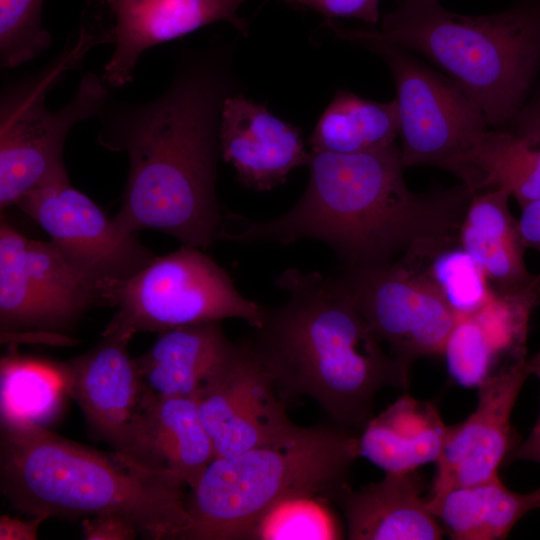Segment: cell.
Listing matches in <instances>:
<instances>
[{"instance_id":"obj_1","label":"cell","mask_w":540,"mask_h":540,"mask_svg":"<svg viewBox=\"0 0 540 540\" xmlns=\"http://www.w3.org/2000/svg\"><path fill=\"white\" fill-rule=\"evenodd\" d=\"M212 51L180 61L168 88L147 102L110 96L98 114V142L126 152L129 173L113 218L123 232L152 229L197 248L221 239L215 195L226 75Z\"/></svg>"},{"instance_id":"obj_2","label":"cell","mask_w":540,"mask_h":540,"mask_svg":"<svg viewBox=\"0 0 540 540\" xmlns=\"http://www.w3.org/2000/svg\"><path fill=\"white\" fill-rule=\"evenodd\" d=\"M308 186L286 213L252 221L225 214L221 238L236 243L290 244L313 238L330 246L345 269L391 263L398 254H426L457 244L475 194L460 186L417 194L403 178L401 150L311 152Z\"/></svg>"},{"instance_id":"obj_3","label":"cell","mask_w":540,"mask_h":540,"mask_svg":"<svg viewBox=\"0 0 540 540\" xmlns=\"http://www.w3.org/2000/svg\"><path fill=\"white\" fill-rule=\"evenodd\" d=\"M276 286L287 299L266 307L251 340L278 395L286 404L309 397L334 425L362 431L373 417L378 391L406 389L409 368L384 350L337 276L288 268Z\"/></svg>"},{"instance_id":"obj_4","label":"cell","mask_w":540,"mask_h":540,"mask_svg":"<svg viewBox=\"0 0 540 540\" xmlns=\"http://www.w3.org/2000/svg\"><path fill=\"white\" fill-rule=\"evenodd\" d=\"M185 483L114 451L105 453L28 423L1 422L0 488L29 516H115L145 539L183 540Z\"/></svg>"},{"instance_id":"obj_5","label":"cell","mask_w":540,"mask_h":540,"mask_svg":"<svg viewBox=\"0 0 540 540\" xmlns=\"http://www.w3.org/2000/svg\"><path fill=\"white\" fill-rule=\"evenodd\" d=\"M330 27L344 40L386 43L423 55L465 90L490 126L509 124L540 67V6L468 16L438 0H399L379 30Z\"/></svg>"},{"instance_id":"obj_6","label":"cell","mask_w":540,"mask_h":540,"mask_svg":"<svg viewBox=\"0 0 540 540\" xmlns=\"http://www.w3.org/2000/svg\"><path fill=\"white\" fill-rule=\"evenodd\" d=\"M358 437L334 426H298L285 438L233 457H215L186 498L183 540H243L272 505L301 493L334 502L348 486Z\"/></svg>"},{"instance_id":"obj_7","label":"cell","mask_w":540,"mask_h":540,"mask_svg":"<svg viewBox=\"0 0 540 540\" xmlns=\"http://www.w3.org/2000/svg\"><path fill=\"white\" fill-rule=\"evenodd\" d=\"M98 45L80 26L77 37L45 67L7 84L0 101V207L16 205L27 193L69 179L63 148L71 128L98 116L108 97L102 75L87 72L62 108L46 106L48 92Z\"/></svg>"},{"instance_id":"obj_8","label":"cell","mask_w":540,"mask_h":540,"mask_svg":"<svg viewBox=\"0 0 540 540\" xmlns=\"http://www.w3.org/2000/svg\"><path fill=\"white\" fill-rule=\"evenodd\" d=\"M99 297L116 308L103 333L117 331L131 337L228 318L243 319L254 329L266 311L245 298L214 260L188 245L156 256L129 278L104 282Z\"/></svg>"},{"instance_id":"obj_9","label":"cell","mask_w":540,"mask_h":540,"mask_svg":"<svg viewBox=\"0 0 540 540\" xmlns=\"http://www.w3.org/2000/svg\"><path fill=\"white\" fill-rule=\"evenodd\" d=\"M362 45L380 55L392 73L404 166H436L470 188L471 162L490 126L480 106L409 51L386 43Z\"/></svg>"},{"instance_id":"obj_10","label":"cell","mask_w":540,"mask_h":540,"mask_svg":"<svg viewBox=\"0 0 540 540\" xmlns=\"http://www.w3.org/2000/svg\"><path fill=\"white\" fill-rule=\"evenodd\" d=\"M100 302L97 286L51 241L30 239L2 216L0 226L1 334L57 335Z\"/></svg>"},{"instance_id":"obj_11","label":"cell","mask_w":540,"mask_h":540,"mask_svg":"<svg viewBox=\"0 0 540 540\" xmlns=\"http://www.w3.org/2000/svg\"><path fill=\"white\" fill-rule=\"evenodd\" d=\"M350 291L363 317L402 364L443 354L459 314L419 263L399 259L337 276Z\"/></svg>"},{"instance_id":"obj_12","label":"cell","mask_w":540,"mask_h":540,"mask_svg":"<svg viewBox=\"0 0 540 540\" xmlns=\"http://www.w3.org/2000/svg\"><path fill=\"white\" fill-rule=\"evenodd\" d=\"M216 457H233L290 435L271 371L251 339L233 343L224 364L195 397Z\"/></svg>"},{"instance_id":"obj_13","label":"cell","mask_w":540,"mask_h":540,"mask_svg":"<svg viewBox=\"0 0 540 540\" xmlns=\"http://www.w3.org/2000/svg\"><path fill=\"white\" fill-rule=\"evenodd\" d=\"M50 237L63 256L99 287L126 279L156 256L135 234L121 231L87 195L69 179L41 186L17 203Z\"/></svg>"},{"instance_id":"obj_14","label":"cell","mask_w":540,"mask_h":540,"mask_svg":"<svg viewBox=\"0 0 540 540\" xmlns=\"http://www.w3.org/2000/svg\"><path fill=\"white\" fill-rule=\"evenodd\" d=\"M247 0H87L81 24L99 45H113L102 77L110 88L133 80L143 52L190 34L209 24L225 21L243 34L246 21L237 14Z\"/></svg>"},{"instance_id":"obj_15","label":"cell","mask_w":540,"mask_h":540,"mask_svg":"<svg viewBox=\"0 0 540 540\" xmlns=\"http://www.w3.org/2000/svg\"><path fill=\"white\" fill-rule=\"evenodd\" d=\"M530 375L525 360L492 374L478 387L475 410L461 423L447 426L429 496L498 477L515 447L511 414Z\"/></svg>"},{"instance_id":"obj_16","label":"cell","mask_w":540,"mask_h":540,"mask_svg":"<svg viewBox=\"0 0 540 540\" xmlns=\"http://www.w3.org/2000/svg\"><path fill=\"white\" fill-rule=\"evenodd\" d=\"M102 336L91 350L60 367L67 393L80 406L92 434L125 454L143 390L127 348L132 337L117 331Z\"/></svg>"},{"instance_id":"obj_17","label":"cell","mask_w":540,"mask_h":540,"mask_svg":"<svg viewBox=\"0 0 540 540\" xmlns=\"http://www.w3.org/2000/svg\"><path fill=\"white\" fill-rule=\"evenodd\" d=\"M219 147L238 181L256 191L284 183L293 169L308 165L311 156L298 128L242 94L228 95L223 102Z\"/></svg>"},{"instance_id":"obj_18","label":"cell","mask_w":540,"mask_h":540,"mask_svg":"<svg viewBox=\"0 0 540 540\" xmlns=\"http://www.w3.org/2000/svg\"><path fill=\"white\" fill-rule=\"evenodd\" d=\"M169 471L192 489L215 459L211 437L194 397H143L125 453Z\"/></svg>"},{"instance_id":"obj_19","label":"cell","mask_w":540,"mask_h":540,"mask_svg":"<svg viewBox=\"0 0 540 540\" xmlns=\"http://www.w3.org/2000/svg\"><path fill=\"white\" fill-rule=\"evenodd\" d=\"M425 483L416 470L386 473L358 490L345 487L334 499L351 540H437L443 529L422 497Z\"/></svg>"},{"instance_id":"obj_20","label":"cell","mask_w":540,"mask_h":540,"mask_svg":"<svg viewBox=\"0 0 540 540\" xmlns=\"http://www.w3.org/2000/svg\"><path fill=\"white\" fill-rule=\"evenodd\" d=\"M233 347L220 322L168 329L134 358L145 398L196 397L224 364Z\"/></svg>"},{"instance_id":"obj_21","label":"cell","mask_w":540,"mask_h":540,"mask_svg":"<svg viewBox=\"0 0 540 540\" xmlns=\"http://www.w3.org/2000/svg\"><path fill=\"white\" fill-rule=\"evenodd\" d=\"M447 425L430 402L405 394L373 416L358 437L359 455L386 473H403L435 463Z\"/></svg>"},{"instance_id":"obj_22","label":"cell","mask_w":540,"mask_h":540,"mask_svg":"<svg viewBox=\"0 0 540 540\" xmlns=\"http://www.w3.org/2000/svg\"><path fill=\"white\" fill-rule=\"evenodd\" d=\"M510 193L491 188L475 193L465 211L459 231L461 247L485 273L493 289L508 292L528 286L531 274L524 261L527 249L518 220L508 207Z\"/></svg>"},{"instance_id":"obj_23","label":"cell","mask_w":540,"mask_h":540,"mask_svg":"<svg viewBox=\"0 0 540 540\" xmlns=\"http://www.w3.org/2000/svg\"><path fill=\"white\" fill-rule=\"evenodd\" d=\"M428 507L451 539H505L528 512L540 508V488L509 490L499 479L448 490L426 498Z\"/></svg>"},{"instance_id":"obj_24","label":"cell","mask_w":540,"mask_h":540,"mask_svg":"<svg viewBox=\"0 0 540 540\" xmlns=\"http://www.w3.org/2000/svg\"><path fill=\"white\" fill-rule=\"evenodd\" d=\"M400 132L396 100L377 102L337 91L309 138L312 151L353 154L395 143Z\"/></svg>"},{"instance_id":"obj_25","label":"cell","mask_w":540,"mask_h":540,"mask_svg":"<svg viewBox=\"0 0 540 540\" xmlns=\"http://www.w3.org/2000/svg\"><path fill=\"white\" fill-rule=\"evenodd\" d=\"M471 190L502 188L521 208L540 200V137L490 131L472 162Z\"/></svg>"},{"instance_id":"obj_26","label":"cell","mask_w":540,"mask_h":540,"mask_svg":"<svg viewBox=\"0 0 540 540\" xmlns=\"http://www.w3.org/2000/svg\"><path fill=\"white\" fill-rule=\"evenodd\" d=\"M68 395L60 363L9 354L0 365L1 422L48 428Z\"/></svg>"},{"instance_id":"obj_27","label":"cell","mask_w":540,"mask_h":540,"mask_svg":"<svg viewBox=\"0 0 540 540\" xmlns=\"http://www.w3.org/2000/svg\"><path fill=\"white\" fill-rule=\"evenodd\" d=\"M324 493H301L268 508L248 529L243 540L342 539L343 528Z\"/></svg>"},{"instance_id":"obj_28","label":"cell","mask_w":540,"mask_h":540,"mask_svg":"<svg viewBox=\"0 0 540 540\" xmlns=\"http://www.w3.org/2000/svg\"><path fill=\"white\" fill-rule=\"evenodd\" d=\"M540 304V273L526 287L493 292L487 302L469 314L479 324L497 359L509 358L512 364L527 360L526 340L533 310Z\"/></svg>"},{"instance_id":"obj_29","label":"cell","mask_w":540,"mask_h":540,"mask_svg":"<svg viewBox=\"0 0 540 540\" xmlns=\"http://www.w3.org/2000/svg\"><path fill=\"white\" fill-rule=\"evenodd\" d=\"M413 258L459 315L476 312L493 292L485 273L461 245Z\"/></svg>"},{"instance_id":"obj_30","label":"cell","mask_w":540,"mask_h":540,"mask_svg":"<svg viewBox=\"0 0 540 540\" xmlns=\"http://www.w3.org/2000/svg\"><path fill=\"white\" fill-rule=\"evenodd\" d=\"M44 0H0V62L16 68L33 60L52 41L41 25Z\"/></svg>"},{"instance_id":"obj_31","label":"cell","mask_w":540,"mask_h":540,"mask_svg":"<svg viewBox=\"0 0 540 540\" xmlns=\"http://www.w3.org/2000/svg\"><path fill=\"white\" fill-rule=\"evenodd\" d=\"M443 354L451 377L464 387H479L493 374L498 360L484 332L471 315H459Z\"/></svg>"},{"instance_id":"obj_32","label":"cell","mask_w":540,"mask_h":540,"mask_svg":"<svg viewBox=\"0 0 540 540\" xmlns=\"http://www.w3.org/2000/svg\"><path fill=\"white\" fill-rule=\"evenodd\" d=\"M306 6L329 18L347 17L376 24L380 0H283Z\"/></svg>"},{"instance_id":"obj_33","label":"cell","mask_w":540,"mask_h":540,"mask_svg":"<svg viewBox=\"0 0 540 540\" xmlns=\"http://www.w3.org/2000/svg\"><path fill=\"white\" fill-rule=\"evenodd\" d=\"M81 527L87 540H132L139 535L131 523L115 516L86 517Z\"/></svg>"},{"instance_id":"obj_34","label":"cell","mask_w":540,"mask_h":540,"mask_svg":"<svg viewBox=\"0 0 540 540\" xmlns=\"http://www.w3.org/2000/svg\"><path fill=\"white\" fill-rule=\"evenodd\" d=\"M528 369L531 375H535L540 381V350L529 360ZM516 460L533 461L540 464V413L529 436L519 445L515 446L507 462Z\"/></svg>"},{"instance_id":"obj_35","label":"cell","mask_w":540,"mask_h":540,"mask_svg":"<svg viewBox=\"0 0 540 540\" xmlns=\"http://www.w3.org/2000/svg\"><path fill=\"white\" fill-rule=\"evenodd\" d=\"M44 516H31L30 519L23 520L19 517L2 515L0 517V539L1 540H35L38 538V530Z\"/></svg>"},{"instance_id":"obj_36","label":"cell","mask_w":540,"mask_h":540,"mask_svg":"<svg viewBox=\"0 0 540 540\" xmlns=\"http://www.w3.org/2000/svg\"><path fill=\"white\" fill-rule=\"evenodd\" d=\"M521 209L518 224L524 245L540 253V200Z\"/></svg>"},{"instance_id":"obj_37","label":"cell","mask_w":540,"mask_h":540,"mask_svg":"<svg viewBox=\"0 0 540 540\" xmlns=\"http://www.w3.org/2000/svg\"><path fill=\"white\" fill-rule=\"evenodd\" d=\"M510 130L540 137V91L528 104H524L509 122Z\"/></svg>"}]
</instances>
